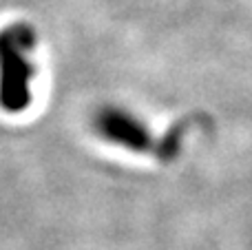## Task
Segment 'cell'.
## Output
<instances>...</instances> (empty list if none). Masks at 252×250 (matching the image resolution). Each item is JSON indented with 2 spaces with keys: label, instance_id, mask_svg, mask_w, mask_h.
Returning a JSON list of instances; mask_svg holds the SVG:
<instances>
[{
  "label": "cell",
  "instance_id": "1",
  "mask_svg": "<svg viewBox=\"0 0 252 250\" xmlns=\"http://www.w3.org/2000/svg\"><path fill=\"white\" fill-rule=\"evenodd\" d=\"M38 35L27 22H13L0 29V109L7 113H22L33 100L35 66L31 53Z\"/></svg>",
  "mask_w": 252,
  "mask_h": 250
},
{
  "label": "cell",
  "instance_id": "2",
  "mask_svg": "<svg viewBox=\"0 0 252 250\" xmlns=\"http://www.w3.org/2000/svg\"><path fill=\"white\" fill-rule=\"evenodd\" d=\"M93 131L104 142L122 146L130 153H157L148 126L122 106L106 104L97 109L93 115Z\"/></svg>",
  "mask_w": 252,
  "mask_h": 250
}]
</instances>
